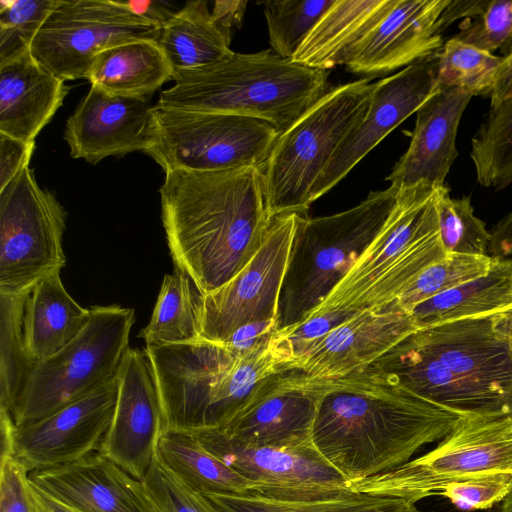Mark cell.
<instances>
[{"label":"cell","mask_w":512,"mask_h":512,"mask_svg":"<svg viewBox=\"0 0 512 512\" xmlns=\"http://www.w3.org/2000/svg\"><path fill=\"white\" fill-rule=\"evenodd\" d=\"M118 379L115 412L98 451L142 480L165 431L161 395L146 348L129 350Z\"/></svg>","instance_id":"e0dca14e"},{"label":"cell","mask_w":512,"mask_h":512,"mask_svg":"<svg viewBox=\"0 0 512 512\" xmlns=\"http://www.w3.org/2000/svg\"><path fill=\"white\" fill-rule=\"evenodd\" d=\"M395 0H335L292 57L327 71L345 65L358 42L390 11Z\"/></svg>","instance_id":"83f0119b"},{"label":"cell","mask_w":512,"mask_h":512,"mask_svg":"<svg viewBox=\"0 0 512 512\" xmlns=\"http://www.w3.org/2000/svg\"><path fill=\"white\" fill-rule=\"evenodd\" d=\"M90 316V308L80 306L67 292L60 271L38 280L29 291L24 313L32 357L39 363L63 349L82 332Z\"/></svg>","instance_id":"f1b7e54d"},{"label":"cell","mask_w":512,"mask_h":512,"mask_svg":"<svg viewBox=\"0 0 512 512\" xmlns=\"http://www.w3.org/2000/svg\"><path fill=\"white\" fill-rule=\"evenodd\" d=\"M29 481L76 512H158L143 481L100 451L66 465L32 471Z\"/></svg>","instance_id":"603a6c76"},{"label":"cell","mask_w":512,"mask_h":512,"mask_svg":"<svg viewBox=\"0 0 512 512\" xmlns=\"http://www.w3.org/2000/svg\"><path fill=\"white\" fill-rule=\"evenodd\" d=\"M69 87L27 50L0 63V133L27 143L62 106Z\"/></svg>","instance_id":"484cf974"},{"label":"cell","mask_w":512,"mask_h":512,"mask_svg":"<svg viewBox=\"0 0 512 512\" xmlns=\"http://www.w3.org/2000/svg\"><path fill=\"white\" fill-rule=\"evenodd\" d=\"M157 457L183 485L201 494H249L255 485L208 451L188 431H164Z\"/></svg>","instance_id":"1f68e13d"},{"label":"cell","mask_w":512,"mask_h":512,"mask_svg":"<svg viewBox=\"0 0 512 512\" xmlns=\"http://www.w3.org/2000/svg\"><path fill=\"white\" fill-rule=\"evenodd\" d=\"M492 321L496 330L512 343V310L492 316Z\"/></svg>","instance_id":"db71d44e"},{"label":"cell","mask_w":512,"mask_h":512,"mask_svg":"<svg viewBox=\"0 0 512 512\" xmlns=\"http://www.w3.org/2000/svg\"><path fill=\"white\" fill-rule=\"evenodd\" d=\"M473 97L459 88L439 87L417 110L410 144L386 178L390 186L403 190L417 185H446L458 157L459 124Z\"/></svg>","instance_id":"cb8c5ba5"},{"label":"cell","mask_w":512,"mask_h":512,"mask_svg":"<svg viewBox=\"0 0 512 512\" xmlns=\"http://www.w3.org/2000/svg\"><path fill=\"white\" fill-rule=\"evenodd\" d=\"M408 338L461 379L512 410V343L492 317L418 329Z\"/></svg>","instance_id":"ac0fdd59"},{"label":"cell","mask_w":512,"mask_h":512,"mask_svg":"<svg viewBox=\"0 0 512 512\" xmlns=\"http://www.w3.org/2000/svg\"><path fill=\"white\" fill-rule=\"evenodd\" d=\"M200 443L254 486L293 490L347 489L348 481L315 449L241 442L220 428L192 431Z\"/></svg>","instance_id":"7402d4cb"},{"label":"cell","mask_w":512,"mask_h":512,"mask_svg":"<svg viewBox=\"0 0 512 512\" xmlns=\"http://www.w3.org/2000/svg\"><path fill=\"white\" fill-rule=\"evenodd\" d=\"M65 224L64 207L29 167L0 190V293L28 291L65 266Z\"/></svg>","instance_id":"8fae6325"},{"label":"cell","mask_w":512,"mask_h":512,"mask_svg":"<svg viewBox=\"0 0 512 512\" xmlns=\"http://www.w3.org/2000/svg\"><path fill=\"white\" fill-rule=\"evenodd\" d=\"M203 293L179 267L164 276L147 326L139 337L146 346L183 344L201 339Z\"/></svg>","instance_id":"836d02e7"},{"label":"cell","mask_w":512,"mask_h":512,"mask_svg":"<svg viewBox=\"0 0 512 512\" xmlns=\"http://www.w3.org/2000/svg\"><path fill=\"white\" fill-rule=\"evenodd\" d=\"M57 0L0 1V63L30 50Z\"/></svg>","instance_id":"60d3db41"},{"label":"cell","mask_w":512,"mask_h":512,"mask_svg":"<svg viewBox=\"0 0 512 512\" xmlns=\"http://www.w3.org/2000/svg\"><path fill=\"white\" fill-rule=\"evenodd\" d=\"M172 79L158 105L258 118L279 133L329 90L327 71L283 59L271 49L233 52L203 67L174 71Z\"/></svg>","instance_id":"277c9868"},{"label":"cell","mask_w":512,"mask_h":512,"mask_svg":"<svg viewBox=\"0 0 512 512\" xmlns=\"http://www.w3.org/2000/svg\"><path fill=\"white\" fill-rule=\"evenodd\" d=\"M398 190L370 192L358 205L328 216L297 214L276 314V330L302 324L327 298L394 209Z\"/></svg>","instance_id":"8992f818"},{"label":"cell","mask_w":512,"mask_h":512,"mask_svg":"<svg viewBox=\"0 0 512 512\" xmlns=\"http://www.w3.org/2000/svg\"><path fill=\"white\" fill-rule=\"evenodd\" d=\"M501 512H512V491L504 499Z\"/></svg>","instance_id":"11a10c76"},{"label":"cell","mask_w":512,"mask_h":512,"mask_svg":"<svg viewBox=\"0 0 512 512\" xmlns=\"http://www.w3.org/2000/svg\"><path fill=\"white\" fill-rule=\"evenodd\" d=\"M488 252L491 256L512 258V210L492 228Z\"/></svg>","instance_id":"681fc988"},{"label":"cell","mask_w":512,"mask_h":512,"mask_svg":"<svg viewBox=\"0 0 512 512\" xmlns=\"http://www.w3.org/2000/svg\"><path fill=\"white\" fill-rule=\"evenodd\" d=\"M247 3L246 0H216L213 2L212 18L230 41L233 30L241 27Z\"/></svg>","instance_id":"7dc6e473"},{"label":"cell","mask_w":512,"mask_h":512,"mask_svg":"<svg viewBox=\"0 0 512 512\" xmlns=\"http://www.w3.org/2000/svg\"><path fill=\"white\" fill-rule=\"evenodd\" d=\"M327 380L299 370L261 381L234 416L220 427L241 442L286 449L314 447L312 431Z\"/></svg>","instance_id":"5bb4252c"},{"label":"cell","mask_w":512,"mask_h":512,"mask_svg":"<svg viewBox=\"0 0 512 512\" xmlns=\"http://www.w3.org/2000/svg\"><path fill=\"white\" fill-rule=\"evenodd\" d=\"M230 42L203 0L187 1L161 28L158 40L173 72L203 67L230 56L234 52Z\"/></svg>","instance_id":"d6a6232c"},{"label":"cell","mask_w":512,"mask_h":512,"mask_svg":"<svg viewBox=\"0 0 512 512\" xmlns=\"http://www.w3.org/2000/svg\"><path fill=\"white\" fill-rule=\"evenodd\" d=\"M172 76L173 68L158 41L138 39L100 52L86 79L106 93L146 99Z\"/></svg>","instance_id":"f546056e"},{"label":"cell","mask_w":512,"mask_h":512,"mask_svg":"<svg viewBox=\"0 0 512 512\" xmlns=\"http://www.w3.org/2000/svg\"><path fill=\"white\" fill-rule=\"evenodd\" d=\"M146 350L158 382L165 431L223 427L261 381L295 370L296 363L288 338L277 330L247 348L199 339Z\"/></svg>","instance_id":"3957f363"},{"label":"cell","mask_w":512,"mask_h":512,"mask_svg":"<svg viewBox=\"0 0 512 512\" xmlns=\"http://www.w3.org/2000/svg\"><path fill=\"white\" fill-rule=\"evenodd\" d=\"M161 27L114 0H57L30 51L63 81L86 78L96 56L138 39L159 40Z\"/></svg>","instance_id":"7c38bea8"},{"label":"cell","mask_w":512,"mask_h":512,"mask_svg":"<svg viewBox=\"0 0 512 512\" xmlns=\"http://www.w3.org/2000/svg\"><path fill=\"white\" fill-rule=\"evenodd\" d=\"M29 291L0 293V410L12 418L38 365L29 351L24 329Z\"/></svg>","instance_id":"e575fe53"},{"label":"cell","mask_w":512,"mask_h":512,"mask_svg":"<svg viewBox=\"0 0 512 512\" xmlns=\"http://www.w3.org/2000/svg\"><path fill=\"white\" fill-rule=\"evenodd\" d=\"M296 217H273L260 248L247 265L220 288L203 294L201 339L225 343L243 327L276 321Z\"/></svg>","instance_id":"4fadbf2b"},{"label":"cell","mask_w":512,"mask_h":512,"mask_svg":"<svg viewBox=\"0 0 512 512\" xmlns=\"http://www.w3.org/2000/svg\"><path fill=\"white\" fill-rule=\"evenodd\" d=\"M368 368L432 403L463 415L512 413L416 346L408 336Z\"/></svg>","instance_id":"d4e9b609"},{"label":"cell","mask_w":512,"mask_h":512,"mask_svg":"<svg viewBox=\"0 0 512 512\" xmlns=\"http://www.w3.org/2000/svg\"><path fill=\"white\" fill-rule=\"evenodd\" d=\"M490 473H512V413L464 415L433 450L348 488L416 503L450 482Z\"/></svg>","instance_id":"9c48e42d"},{"label":"cell","mask_w":512,"mask_h":512,"mask_svg":"<svg viewBox=\"0 0 512 512\" xmlns=\"http://www.w3.org/2000/svg\"><path fill=\"white\" fill-rule=\"evenodd\" d=\"M362 78L329 89L281 132L260 168L270 216L305 215L312 188L345 137L361 122L374 83Z\"/></svg>","instance_id":"52a82bcc"},{"label":"cell","mask_w":512,"mask_h":512,"mask_svg":"<svg viewBox=\"0 0 512 512\" xmlns=\"http://www.w3.org/2000/svg\"><path fill=\"white\" fill-rule=\"evenodd\" d=\"M221 512H423L399 497L347 489L293 490L254 486L249 494H203Z\"/></svg>","instance_id":"4316f807"},{"label":"cell","mask_w":512,"mask_h":512,"mask_svg":"<svg viewBox=\"0 0 512 512\" xmlns=\"http://www.w3.org/2000/svg\"><path fill=\"white\" fill-rule=\"evenodd\" d=\"M458 40L493 53L512 46V0L485 1L476 17L461 23Z\"/></svg>","instance_id":"b9f144b4"},{"label":"cell","mask_w":512,"mask_h":512,"mask_svg":"<svg viewBox=\"0 0 512 512\" xmlns=\"http://www.w3.org/2000/svg\"><path fill=\"white\" fill-rule=\"evenodd\" d=\"M335 0H269L263 2L269 44L277 56L291 60Z\"/></svg>","instance_id":"f35d334b"},{"label":"cell","mask_w":512,"mask_h":512,"mask_svg":"<svg viewBox=\"0 0 512 512\" xmlns=\"http://www.w3.org/2000/svg\"><path fill=\"white\" fill-rule=\"evenodd\" d=\"M0 512H40L29 472L11 455L1 457Z\"/></svg>","instance_id":"f6af8a7d"},{"label":"cell","mask_w":512,"mask_h":512,"mask_svg":"<svg viewBox=\"0 0 512 512\" xmlns=\"http://www.w3.org/2000/svg\"><path fill=\"white\" fill-rule=\"evenodd\" d=\"M118 390L117 376L40 420L15 425L11 456L30 473L98 451L113 419Z\"/></svg>","instance_id":"2e32d148"},{"label":"cell","mask_w":512,"mask_h":512,"mask_svg":"<svg viewBox=\"0 0 512 512\" xmlns=\"http://www.w3.org/2000/svg\"><path fill=\"white\" fill-rule=\"evenodd\" d=\"M436 208L440 236L447 253L488 254L491 232L476 216L470 196L453 198L445 185L438 190Z\"/></svg>","instance_id":"ab89813d"},{"label":"cell","mask_w":512,"mask_h":512,"mask_svg":"<svg viewBox=\"0 0 512 512\" xmlns=\"http://www.w3.org/2000/svg\"><path fill=\"white\" fill-rule=\"evenodd\" d=\"M490 107L512 99V46L502 56V62L497 73L496 81L490 93Z\"/></svg>","instance_id":"f907efd6"},{"label":"cell","mask_w":512,"mask_h":512,"mask_svg":"<svg viewBox=\"0 0 512 512\" xmlns=\"http://www.w3.org/2000/svg\"><path fill=\"white\" fill-rule=\"evenodd\" d=\"M502 56L466 44L454 36L438 52L439 87H455L473 96L490 95Z\"/></svg>","instance_id":"8d00e7d4"},{"label":"cell","mask_w":512,"mask_h":512,"mask_svg":"<svg viewBox=\"0 0 512 512\" xmlns=\"http://www.w3.org/2000/svg\"><path fill=\"white\" fill-rule=\"evenodd\" d=\"M470 158L480 186L500 191L512 184V99L490 107L471 140Z\"/></svg>","instance_id":"d590c367"},{"label":"cell","mask_w":512,"mask_h":512,"mask_svg":"<svg viewBox=\"0 0 512 512\" xmlns=\"http://www.w3.org/2000/svg\"><path fill=\"white\" fill-rule=\"evenodd\" d=\"M439 188L417 185L398 190L394 209L378 235L310 316L336 314L348 319L391 307L426 268L443 259L447 252L436 208Z\"/></svg>","instance_id":"5b68a950"},{"label":"cell","mask_w":512,"mask_h":512,"mask_svg":"<svg viewBox=\"0 0 512 512\" xmlns=\"http://www.w3.org/2000/svg\"><path fill=\"white\" fill-rule=\"evenodd\" d=\"M152 107L144 98L91 86L65 124L71 157L96 164L108 156L146 153L152 144Z\"/></svg>","instance_id":"44dd1931"},{"label":"cell","mask_w":512,"mask_h":512,"mask_svg":"<svg viewBox=\"0 0 512 512\" xmlns=\"http://www.w3.org/2000/svg\"><path fill=\"white\" fill-rule=\"evenodd\" d=\"M451 0H395L355 46L346 68L372 78L436 54L443 46L440 18Z\"/></svg>","instance_id":"ffe728a7"},{"label":"cell","mask_w":512,"mask_h":512,"mask_svg":"<svg viewBox=\"0 0 512 512\" xmlns=\"http://www.w3.org/2000/svg\"><path fill=\"white\" fill-rule=\"evenodd\" d=\"M134 14L150 21L161 28L172 18L175 12L167 2L158 0H125L120 1Z\"/></svg>","instance_id":"c3c4849f"},{"label":"cell","mask_w":512,"mask_h":512,"mask_svg":"<svg viewBox=\"0 0 512 512\" xmlns=\"http://www.w3.org/2000/svg\"><path fill=\"white\" fill-rule=\"evenodd\" d=\"M146 152L164 172L261 168L280 134L269 122L235 114L152 107Z\"/></svg>","instance_id":"30bf717a"},{"label":"cell","mask_w":512,"mask_h":512,"mask_svg":"<svg viewBox=\"0 0 512 512\" xmlns=\"http://www.w3.org/2000/svg\"><path fill=\"white\" fill-rule=\"evenodd\" d=\"M142 481L158 512H221L203 494L183 485L157 456Z\"/></svg>","instance_id":"7bdbcfd3"},{"label":"cell","mask_w":512,"mask_h":512,"mask_svg":"<svg viewBox=\"0 0 512 512\" xmlns=\"http://www.w3.org/2000/svg\"><path fill=\"white\" fill-rule=\"evenodd\" d=\"M82 332L40 361L13 415L16 426L40 420L116 378L129 352L132 308L93 306Z\"/></svg>","instance_id":"ba28073f"},{"label":"cell","mask_w":512,"mask_h":512,"mask_svg":"<svg viewBox=\"0 0 512 512\" xmlns=\"http://www.w3.org/2000/svg\"><path fill=\"white\" fill-rule=\"evenodd\" d=\"M159 192L174 265L203 294L220 288L247 265L272 221L257 167L168 170Z\"/></svg>","instance_id":"7a4b0ae2"},{"label":"cell","mask_w":512,"mask_h":512,"mask_svg":"<svg viewBox=\"0 0 512 512\" xmlns=\"http://www.w3.org/2000/svg\"><path fill=\"white\" fill-rule=\"evenodd\" d=\"M411 313L392 305L357 313L295 356V370L333 380L364 370L417 331Z\"/></svg>","instance_id":"d6986e66"},{"label":"cell","mask_w":512,"mask_h":512,"mask_svg":"<svg viewBox=\"0 0 512 512\" xmlns=\"http://www.w3.org/2000/svg\"><path fill=\"white\" fill-rule=\"evenodd\" d=\"M327 382L312 442L348 482L400 467L464 416L369 368Z\"/></svg>","instance_id":"6da1fadb"},{"label":"cell","mask_w":512,"mask_h":512,"mask_svg":"<svg viewBox=\"0 0 512 512\" xmlns=\"http://www.w3.org/2000/svg\"><path fill=\"white\" fill-rule=\"evenodd\" d=\"M34 147L35 142L27 143L0 133V190L28 167Z\"/></svg>","instance_id":"bcb514c9"},{"label":"cell","mask_w":512,"mask_h":512,"mask_svg":"<svg viewBox=\"0 0 512 512\" xmlns=\"http://www.w3.org/2000/svg\"><path fill=\"white\" fill-rule=\"evenodd\" d=\"M33 490L40 512H76L35 486Z\"/></svg>","instance_id":"f5cc1de1"},{"label":"cell","mask_w":512,"mask_h":512,"mask_svg":"<svg viewBox=\"0 0 512 512\" xmlns=\"http://www.w3.org/2000/svg\"><path fill=\"white\" fill-rule=\"evenodd\" d=\"M485 1L486 0H451L440 18L442 31L459 18L472 19L476 17L484 6Z\"/></svg>","instance_id":"816d5d0a"},{"label":"cell","mask_w":512,"mask_h":512,"mask_svg":"<svg viewBox=\"0 0 512 512\" xmlns=\"http://www.w3.org/2000/svg\"><path fill=\"white\" fill-rule=\"evenodd\" d=\"M438 52L374 83L364 118L345 137L315 182L310 194L311 204L343 180L439 89Z\"/></svg>","instance_id":"9a60e30c"},{"label":"cell","mask_w":512,"mask_h":512,"mask_svg":"<svg viewBox=\"0 0 512 512\" xmlns=\"http://www.w3.org/2000/svg\"><path fill=\"white\" fill-rule=\"evenodd\" d=\"M495 257L447 253L426 268L417 279L393 302L395 308L411 313L427 300L485 275Z\"/></svg>","instance_id":"74e56055"},{"label":"cell","mask_w":512,"mask_h":512,"mask_svg":"<svg viewBox=\"0 0 512 512\" xmlns=\"http://www.w3.org/2000/svg\"><path fill=\"white\" fill-rule=\"evenodd\" d=\"M512 491V473L478 475L446 484L439 492L463 510L487 509Z\"/></svg>","instance_id":"ee69618b"},{"label":"cell","mask_w":512,"mask_h":512,"mask_svg":"<svg viewBox=\"0 0 512 512\" xmlns=\"http://www.w3.org/2000/svg\"><path fill=\"white\" fill-rule=\"evenodd\" d=\"M512 310V258L495 257L483 276L441 293L412 312L419 329Z\"/></svg>","instance_id":"4dcf8cb0"}]
</instances>
